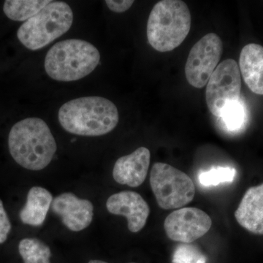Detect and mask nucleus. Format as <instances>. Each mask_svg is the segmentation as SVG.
<instances>
[{
    "mask_svg": "<svg viewBox=\"0 0 263 263\" xmlns=\"http://www.w3.org/2000/svg\"><path fill=\"white\" fill-rule=\"evenodd\" d=\"M239 69L249 89L254 94L263 95V46L249 43L242 48Z\"/></svg>",
    "mask_w": 263,
    "mask_h": 263,
    "instance_id": "14",
    "label": "nucleus"
},
{
    "mask_svg": "<svg viewBox=\"0 0 263 263\" xmlns=\"http://www.w3.org/2000/svg\"><path fill=\"white\" fill-rule=\"evenodd\" d=\"M228 130L240 131L247 122V110L241 100L233 102L227 105L220 117Z\"/></svg>",
    "mask_w": 263,
    "mask_h": 263,
    "instance_id": "18",
    "label": "nucleus"
},
{
    "mask_svg": "<svg viewBox=\"0 0 263 263\" xmlns=\"http://www.w3.org/2000/svg\"><path fill=\"white\" fill-rule=\"evenodd\" d=\"M130 263H135V262H130Z\"/></svg>",
    "mask_w": 263,
    "mask_h": 263,
    "instance_id": "24",
    "label": "nucleus"
},
{
    "mask_svg": "<svg viewBox=\"0 0 263 263\" xmlns=\"http://www.w3.org/2000/svg\"><path fill=\"white\" fill-rule=\"evenodd\" d=\"M59 122L71 134L96 137L108 134L119 123V111L113 102L103 97H83L64 104Z\"/></svg>",
    "mask_w": 263,
    "mask_h": 263,
    "instance_id": "1",
    "label": "nucleus"
},
{
    "mask_svg": "<svg viewBox=\"0 0 263 263\" xmlns=\"http://www.w3.org/2000/svg\"><path fill=\"white\" fill-rule=\"evenodd\" d=\"M106 208L110 214L127 218L132 233L141 231L146 226L150 208L146 200L136 192L123 191L109 197Z\"/></svg>",
    "mask_w": 263,
    "mask_h": 263,
    "instance_id": "11",
    "label": "nucleus"
},
{
    "mask_svg": "<svg viewBox=\"0 0 263 263\" xmlns=\"http://www.w3.org/2000/svg\"><path fill=\"white\" fill-rule=\"evenodd\" d=\"M72 22L73 13L69 5L65 2L51 1L21 26L17 37L26 48L37 51L65 34Z\"/></svg>",
    "mask_w": 263,
    "mask_h": 263,
    "instance_id": "5",
    "label": "nucleus"
},
{
    "mask_svg": "<svg viewBox=\"0 0 263 263\" xmlns=\"http://www.w3.org/2000/svg\"><path fill=\"white\" fill-rule=\"evenodd\" d=\"M222 53V41L215 33H209L195 43L185 65V75L189 84L197 89L207 85Z\"/></svg>",
    "mask_w": 263,
    "mask_h": 263,
    "instance_id": "8",
    "label": "nucleus"
},
{
    "mask_svg": "<svg viewBox=\"0 0 263 263\" xmlns=\"http://www.w3.org/2000/svg\"><path fill=\"white\" fill-rule=\"evenodd\" d=\"M51 2V0H7L3 6V11L11 20L27 22L39 13Z\"/></svg>",
    "mask_w": 263,
    "mask_h": 263,
    "instance_id": "16",
    "label": "nucleus"
},
{
    "mask_svg": "<svg viewBox=\"0 0 263 263\" xmlns=\"http://www.w3.org/2000/svg\"><path fill=\"white\" fill-rule=\"evenodd\" d=\"M52 202L53 196L46 189L41 186L31 188L27 195L25 205L19 213L21 221L27 226H42L46 220Z\"/></svg>",
    "mask_w": 263,
    "mask_h": 263,
    "instance_id": "15",
    "label": "nucleus"
},
{
    "mask_svg": "<svg viewBox=\"0 0 263 263\" xmlns=\"http://www.w3.org/2000/svg\"><path fill=\"white\" fill-rule=\"evenodd\" d=\"M191 24V13L184 2L160 1L152 8L147 22L148 43L156 51H173L187 37Z\"/></svg>",
    "mask_w": 263,
    "mask_h": 263,
    "instance_id": "3",
    "label": "nucleus"
},
{
    "mask_svg": "<svg viewBox=\"0 0 263 263\" xmlns=\"http://www.w3.org/2000/svg\"><path fill=\"white\" fill-rule=\"evenodd\" d=\"M100 60V52L91 43L79 39L65 40L48 51L45 70L53 80L70 82L89 75Z\"/></svg>",
    "mask_w": 263,
    "mask_h": 263,
    "instance_id": "4",
    "label": "nucleus"
},
{
    "mask_svg": "<svg viewBox=\"0 0 263 263\" xmlns=\"http://www.w3.org/2000/svg\"><path fill=\"white\" fill-rule=\"evenodd\" d=\"M150 151L140 147L129 155L117 160L114 164L113 177L115 181L131 187H138L144 182L150 165Z\"/></svg>",
    "mask_w": 263,
    "mask_h": 263,
    "instance_id": "12",
    "label": "nucleus"
},
{
    "mask_svg": "<svg viewBox=\"0 0 263 263\" xmlns=\"http://www.w3.org/2000/svg\"><path fill=\"white\" fill-rule=\"evenodd\" d=\"M18 252L24 263H51V251L37 238H24L18 245Z\"/></svg>",
    "mask_w": 263,
    "mask_h": 263,
    "instance_id": "17",
    "label": "nucleus"
},
{
    "mask_svg": "<svg viewBox=\"0 0 263 263\" xmlns=\"http://www.w3.org/2000/svg\"><path fill=\"white\" fill-rule=\"evenodd\" d=\"M107 6L111 11L115 13H121L127 11L131 8L132 5L134 3L133 0H106L105 1Z\"/></svg>",
    "mask_w": 263,
    "mask_h": 263,
    "instance_id": "22",
    "label": "nucleus"
},
{
    "mask_svg": "<svg viewBox=\"0 0 263 263\" xmlns=\"http://www.w3.org/2000/svg\"><path fill=\"white\" fill-rule=\"evenodd\" d=\"M88 263H108V262H105V261L100 260V259H91V260L89 261Z\"/></svg>",
    "mask_w": 263,
    "mask_h": 263,
    "instance_id": "23",
    "label": "nucleus"
},
{
    "mask_svg": "<svg viewBox=\"0 0 263 263\" xmlns=\"http://www.w3.org/2000/svg\"><path fill=\"white\" fill-rule=\"evenodd\" d=\"M150 184L157 203L166 210L184 206L195 197V186L190 176L162 162L154 164Z\"/></svg>",
    "mask_w": 263,
    "mask_h": 263,
    "instance_id": "6",
    "label": "nucleus"
},
{
    "mask_svg": "<svg viewBox=\"0 0 263 263\" xmlns=\"http://www.w3.org/2000/svg\"><path fill=\"white\" fill-rule=\"evenodd\" d=\"M240 89L241 79L237 62L232 59L221 62L206 85L205 100L211 113L220 117L227 105L240 100Z\"/></svg>",
    "mask_w": 263,
    "mask_h": 263,
    "instance_id": "7",
    "label": "nucleus"
},
{
    "mask_svg": "<svg viewBox=\"0 0 263 263\" xmlns=\"http://www.w3.org/2000/svg\"><path fill=\"white\" fill-rule=\"evenodd\" d=\"M8 147L19 165L35 171L46 168L57 150L51 129L39 118H28L14 124L8 136Z\"/></svg>",
    "mask_w": 263,
    "mask_h": 263,
    "instance_id": "2",
    "label": "nucleus"
},
{
    "mask_svg": "<svg viewBox=\"0 0 263 263\" xmlns=\"http://www.w3.org/2000/svg\"><path fill=\"white\" fill-rule=\"evenodd\" d=\"M236 174V170L233 167L217 166L200 173L198 181L202 186L205 187L215 186L222 183L233 182Z\"/></svg>",
    "mask_w": 263,
    "mask_h": 263,
    "instance_id": "19",
    "label": "nucleus"
},
{
    "mask_svg": "<svg viewBox=\"0 0 263 263\" xmlns=\"http://www.w3.org/2000/svg\"><path fill=\"white\" fill-rule=\"evenodd\" d=\"M210 216L201 209L188 207L177 209L166 218L164 228L170 239L193 243L206 234L212 228Z\"/></svg>",
    "mask_w": 263,
    "mask_h": 263,
    "instance_id": "9",
    "label": "nucleus"
},
{
    "mask_svg": "<svg viewBox=\"0 0 263 263\" xmlns=\"http://www.w3.org/2000/svg\"><path fill=\"white\" fill-rule=\"evenodd\" d=\"M11 230V224L8 214L5 212L3 202L0 200V245L4 243L8 239Z\"/></svg>",
    "mask_w": 263,
    "mask_h": 263,
    "instance_id": "21",
    "label": "nucleus"
},
{
    "mask_svg": "<svg viewBox=\"0 0 263 263\" xmlns=\"http://www.w3.org/2000/svg\"><path fill=\"white\" fill-rule=\"evenodd\" d=\"M172 263H206V257L196 246L183 243L175 249Z\"/></svg>",
    "mask_w": 263,
    "mask_h": 263,
    "instance_id": "20",
    "label": "nucleus"
},
{
    "mask_svg": "<svg viewBox=\"0 0 263 263\" xmlns=\"http://www.w3.org/2000/svg\"><path fill=\"white\" fill-rule=\"evenodd\" d=\"M51 209L55 214L61 217L66 228L73 232L87 228L94 216L93 204L71 193H62L55 197Z\"/></svg>",
    "mask_w": 263,
    "mask_h": 263,
    "instance_id": "10",
    "label": "nucleus"
},
{
    "mask_svg": "<svg viewBox=\"0 0 263 263\" xmlns=\"http://www.w3.org/2000/svg\"><path fill=\"white\" fill-rule=\"evenodd\" d=\"M235 217L240 226L257 235H263V183L246 192Z\"/></svg>",
    "mask_w": 263,
    "mask_h": 263,
    "instance_id": "13",
    "label": "nucleus"
}]
</instances>
